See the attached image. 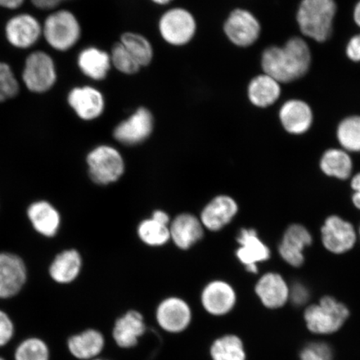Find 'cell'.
<instances>
[{
  "label": "cell",
  "instance_id": "obj_21",
  "mask_svg": "<svg viewBox=\"0 0 360 360\" xmlns=\"http://www.w3.org/2000/svg\"><path fill=\"white\" fill-rule=\"evenodd\" d=\"M255 292L261 303L271 309H281L290 300V287L281 274H264L255 285Z\"/></svg>",
  "mask_w": 360,
  "mask_h": 360
},
{
  "label": "cell",
  "instance_id": "obj_38",
  "mask_svg": "<svg viewBox=\"0 0 360 360\" xmlns=\"http://www.w3.org/2000/svg\"><path fill=\"white\" fill-rule=\"evenodd\" d=\"M309 297V292L305 286L297 283L295 286L290 288V300L295 305L301 306L307 302Z\"/></svg>",
  "mask_w": 360,
  "mask_h": 360
},
{
  "label": "cell",
  "instance_id": "obj_3",
  "mask_svg": "<svg viewBox=\"0 0 360 360\" xmlns=\"http://www.w3.org/2000/svg\"><path fill=\"white\" fill-rule=\"evenodd\" d=\"M349 314L347 306L334 297L325 296L305 309L304 319L306 327L314 334L332 335L344 326Z\"/></svg>",
  "mask_w": 360,
  "mask_h": 360
},
{
  "label": "cell",
  "instance_id": "obj_15",
  "mask_svg": "<svg viewBox=\"0 0 360 360\" xmlns=\"http://www.w3.org/2000/svg\"><path fill=\"white\" fill-rule=\"evenodd\" d=\"M6 35L13 47L29 49L37 43L42 35V25L30 13H20L8 21Z\"/></svg>",
  "mask_w": 360,
  "mask_h": 360
},
{
  "label": "cell",
  "instance_id": "obj_13",
  "mask_svg": "<svg viewBox=\"0 0 360 360\" xmlns=\"http://www.w3.org/2000/svg\"><path fill=\"white\" fill-rule=\"evenodd\" d=\"M146 331L147 326L143 314L132 309L116 319L112 328V338L119 348L130 349L136 347Z\"/></svg>",
  "mask_w": 360,
  "mask_h": 360
},
{
  "label": "cell",
  "instance_id": "obj_6",
  "mask_svg": "<svg viewBox=\"0 0 360 360\" xmlns=\"http://www.w3.org/2000/svg\"><path fill=\"white\" fill-rule=\"evenodd\" d=\"M161 38L175 47L191 43L197 31V22L192 13L184 8H172L165 11L159 20Z\"/></svg>",
  "mask_w": 360,
  "mask_h": 360
},
{
  "label": "cell",
  "instance_id": "obj_10",
  "mask_svg": "<svg viewBox=\"0 0 360 360\" xmlns=\"http://www.w3.org/2000/svg\"><path fill=\"white\" fill-rule=\"evenodd\" d=\"M261 27L253 13L242 8L229 13L224 25L225 35L238 47H248L259 37Z\"/></svg>",
  "mask_w": 360,
  "mask_h": 360
},
{
  "label": "cell",
  "instance_id": "obj_37",
  "mask_svg": "<svg viewBox=\"0 0 360 360\" xmlns=\"http://www.w3.org/2000/svg\"><path fill=\"white\" fill-rule=\"evenodd\" d=\"M15 334V327L11 319L6 313L0 310V347L6 345L12 340Z\"/></svg>",
  "mask_w": 360,
  "mask_h": 360
},
{
  "label": "cell",
  "instance_id": "obj_44",
  "mask_svg": "<svg viewBox=\"0 0 360 360\" xmlns=\"http://www.w3.org/2000/svg\"><path fill=\"white\" fill-rule=\"evenodd\" d=\"M354 20L355 22H356V25L360 28V0L357 3L356 6H355V7H354Z\"/></svg>",
  "mask_w": 360,
  "mask_h": 360
},
{
  "label": "cell",
  "instance_id": "obj_19",
  "mask_svg": "<svg viewBox=\"0 0 360 360\" xmlns=\"http://www.w3.org/2000/svg\"><path fill=\"white\" fill-rule=\"evenodd\" d=\"M238 210L237 202L233 198L219 195L202 210L200 220L202 227L210 231H219L232 221Z\"/></svg>",
  "mask_w": 360,
  "mask_h": 360
},
{
  "label": "cell",
  "instance_id": "obj_16",
  "mask_svg": "<svg viewBox=\"0 0 360 360\" xmlns=\"http://www.w3.org/2000/svg\"><path fill=\"white\" fill-rule=\"evenodd\" d=\"M240 248L236 251V256L247 271L256 274L258 264L266 261L270 257L269 247L260 240L257 232L252 229H243L238 238Z\"/></svg>",
  "mask_w": 360,
  "mask_h": 360
},
{
  "label": "cell",
  "instance_id": "obj_25",
  "mask_svg": "<svg viewBox=\"0 0 360 360\" xmlns=\"http://www.w3.org/2000/svg\"><path fill=\"white\" fill-rule=\"evenodd\" d=\"M28 216L36 231L46 237L55 236L60 226V215L46 201L35 202L30 206Z\"/></svg>",
  "mask_w": 360,
  "mask_h": 360
},
{
  "label": "cell",
  "instance_id": "obj_22",
  "mask_svg": "<svg viewBox=\"0 0 360 360\" xmlns=\"http://www.w3.org/2000/svg\"><path fill=\"white\" fill-rule=\"evenodd\" d=\"M280 120L288 133L303 134L312 126L313 111L308 103L303 101H288L281 107Z\"/></svg>",
  "mask_w": 360,
  "mask_h": 360
},
{
  "label": "cell",
  "instance_id": "obj_35",
  "mask_svg": "<svg viewBox=\"0 0 360 360\" xmlns=\"http://www.w3.org/2000/svg\"><path fill=\"white\" fill-rule=\"evenodd\" d=\"M20 85L10 65L0 62V103L15 97Z\"/></svg>",
  "mask_w": 360,
  "mask_h": 360
},
{
  "label": "cell",
  "instance_id": "obj_4",
  "mask_svg": "<svg viewBox=\"0 0 360 360\" xmlns=\"http://www.w3.org/2000/svg\"><path fill=\"white\" fill-rule=\"evenodd\" d=\"M82 30L75 13L61 10L53 12L44 22L42 35L57 51H70L79 41Z\"/></svg>",
  "mask_w": 360,
  "mask_h": 360
},
{
  "label": "cell",
  "instance_id": "obj_26",
  "mask_svg": "<svg viewBox=\"0 0 360 360\" xmlns=\"http://www.w3.org/2000/svg\"><path fill=\"white\" fill-rule=\"evenodd\" d=\"M281 94V83L267 75H260L250 81L248 96L254 105L267 108L274 105Z\"/></svg>",
  "mask_w": 360,
  "mask_h": 360
},
{
  "label": "cell",
  "instance_id": "obj_32",
  "mask_svg": "<svg viewBox=\"0 0 360 360\" xmlns=\"http://www.w3.org/2000/svg\"><path fill=\"white\" fill-rule=\"evenodd\" d=\"M138 236L146 245L153 247L165 245L170 240L169 226L153 219L143 220L139 224Z\"/></svg>",
  "mask_w": 360,
  "mask_h": 360
},
{
  "label": "cell",
  "instance_id": "obj_29",
  "mask_svg": "<svg viewBox=\"0 0 360 360\" xmlns=\"http://www.w3.org/2000/svg\"><path fill=\"white\" fill-rule=\"evenodd\" d=\"M321 169L328 176L345 180L352 174L353 162L347 151L330 148L321 158Z\"/></svg>",
  "mask_w": 360,
  "mask_h": 360
},
{
  "label": "cell",
  "instance_id": "obj_47",
  "mask_svg": "<svg viewBox=\"0 0 360 360\" xmlns=\"http://www.w3.org/2000/svg\"><path fill=\"white\" fill-rule=\"evenodd\" d=\"M359 238H360V226H359Z\"/></svg>",
  "mask_w": 360,
  "mask_h": 360
},
{
  "label": "cell",
  "instance_id": "obj_48",
  "mask_svg": "<svg viewBox=\"0 0 360 360\" xmlns=\"http://www.w3.org/2000/svg\"><path fill=\"white\" fill-rule=\"evenodd\" d=\"M0 360H6V359H4L3 358L0 357Z\"/></svg>",
  "mask_w": 360,
  "mask_h": 360
},
{
  "label": "cell",
  "instance_id": "obj_28",
  "mask_svg": "<svg viewBox=\"0 0 360 360\" xmlns=\"http://www.w3.org/2000/svg\"><path fill=\"white\" fill-rule=\"evenodd\" d=\"M211 360H247L244 342L233 334L215 339L210 347Z\"/></svg>",
  "mask_w": 360,
  "mask_h": 360
},
{
  "label": "cell",
  "instance_id": "obj_36",
  "mask_svg": "<svg viewBox=\"0 0 360 360\" xmlns=\"http://www.w3.org/2000/svg\"><path fill=\"white\" fill-rule=\"evenodd\" d=\"M330 346L323 342H313L300 351V360H333Z\"/></svg>",
  "mask_w": 360,
  "mask_h": 360
},
{
  "label": "cell",
  "instance_id": "obj_33",
  "mask_svg": "<svg viewBox=\"0 0 360 360\" xmlns=\"http://www.w3.org/2000/svg\"><path fill=\"white\" fill-rule=\"evenodd\" d=\"M51 352L49 346L39 338H30L18 346L15 360H49Z\"/></svg>",
  "mask_w": 360,
  "mask_h": 360
},
{
  "label": "cell",
  "instance_id": "obj_40",
  "mask_svg": "<svg viewBox=\"0 0 360 360\" xmlns=\"http://www.w3.org/2000/svg\"><path fill=\"white\" fill-rule=\"evenodd\" d=\"M30 1L39 10L49 11L53 10L67 0H30Z\"/></svg>",
  "mask_w": 360,
  "mask_h": 360
},
{
  "label": "cell",
  "instance_id": "obj_12",
  "mask_svg": "<svg viewBox=\"0 0 360 360\" xmlns=\"http://www.w3.org/2000/svg\"><path fill=\"white\" fill-rule=\"evenodd\" d=\"M200 301L202 308L212 316H224L235 308L237 297L233 288L223 281H214L202 290Z\"/></svg>",
  "mask_w": 360,
  "mask_h": 360
},
{
  "label": "cell",
  "instance_id": "obj_24",
  "mask_svg": "<svg viewBox=\"0 0 360 360\" xmlns=\"http://www.w3.org/2000/svg\"><path fill=\"white\" fill-rule=\"evenodd\" d=\"M77 64L82 74L94 81L105 79L112 67L110 53L94 46L79 53Z\"/></svg>",
  "mask_w": 360,
  "mask_h": 360
},
{
  "label": "cell",
  "instance_id": "obj_34",
  "mask_svg": "<svg viewBox=\"0 0 360 360\" xmlns=\"http://www.w3.org/2000/svg\"><path fill=\"white\" fill-rule=\"evenodd\" d=\"M111 64L117 70L126 75H134L141 70L139 65L134 57L130 55L120 42L116 43L111 49L110 53Z\"/></svg>",
  "mask_w": 360,
  "mask_h": 360
},
{
  "label": "cell",
  "instance_id": "obj_5",
  "mask_svg": "<svg viewBox=\"0 0 360 360\" xmlns=\"http://www.w3.org/2000/svg\"><path fill=\"white\" fill-rule=\"evenodd\" d=\"M87 164L90 178L101 186L118 181L125 169L122 155L115 148L107 145L97 146L90 151Z\"/></svg>",
  "mask_w": 360,
  "mask_h": 360
},
{
  "label": "cell",
  "instance_id": "obj_41",
  "mask_svg": "<svg viewBox=\"0 0 360 360\" xmlns=\"http://www.w3.org/2000/svg\"><path fill=\"white\" fill-rule=\"evenodd\" d=\"M351 188L354 191L352 196L353 204L360 210V173L355 174L351 180Z\"/></svg>",
  "mask_w": 360,
  "mask_h": 360
},
{
  "label": "cell",
  "instance_id": "obj_9",
  "mask_svg": "<svg viewBox=\"0 0 360 360\" xmlns=\"http://www.w3.org/2000/svg\"><path fill=\"white\" fill-rule=\"evenodd\" d=\"M155 120L146 107H139L116 126L112 136L122 145L133 146L147 141L154 130Z\"/></svg>",
  "mask_w": 360,
  "mask_h": 360
},
{
  "label": "cell",
  "instance_id": "obj_2",
  "mask_svg": "<svg viewBox=\"0 0 360 360\" xmlns=\"http://www.w3.org/2000/svg\"><path fill=\"white\" fill-rule=\"evenodd\" d=\"M335 0H302L297 12L301 32L322 43L330 37L336 13Z\"/></svg>",
  "mask_w": 360,
  "mask_h": 360
},
{
  "label": "cell",
  "instance_id": "obj_8",
  "mask_svg": "<svg viewBox=\"0 0 360 360\" xmlns=\"http://www.w3.org/2000/svg\"><path fill=\"white\" fill-rule=\"evenodd\" d=\"M155 319L162 330L170 335H179L191 326L193 311L187 301L171 296L157 306Z\"/></svg>",
  "mask_w": 360,
  "mask_h": 360
},
{
  "label": "cell",
  "instance_id": "obj_18",
  "mask_svg": "<svg viewBox=\"0 0 360 360\" xmlns=\"http://www.w3.org/2000/svg\"><path fill=\"white\" fill-rule=\"evenodd\" d=\"M312 240L311 235L303 225H290L278 246L281 258L292 267H300L304 262V250L312 244Z\"/></svg>",
  "mask_w": 360,
  "mask_h": 360
},
{
  "label": "cell",
  "instance_id": "obj_31",
  "mask_svg": "<svg viewBox=\"0 0 360 360\" xmlns=\"http://www.w3.org/2000/svg\"><path fill=\"white\" fill-rule=\"evenodd\" d=\"M337 138L344 150L360 152V116H349L342 120L337 128Z\"/></svg>",
  "mask_w": 360,
  "mask_h": 360
},
{
  "label": "cell",
  "instance_id": "obj_42",
  "mask_svg": "<svg viewBox=\"0 0 360 360\" xmlns=\"http://www.w3.org/2000/svg\"><path fill=\"white\" fill-rule=\"evenodd\" d=\"M151 219L155 220V221L159 222L161 224L166 225V226H169L170 223V218L167 213H165V211L162 210H155L154 213L152 214Z\"/></svg>",
  "mask_w": 360,
  "mask_h": 360
},
{
  "label": "cell",
  "instance_id": "obj_1",
  "mask_svg": "<svg viewBox=\"0 0 360 360\" xmlns=\"http://www.w3.org/2000/svg\"><path fill=\"white\" fill-rule=\"evenodd\" d=\"M311 64V53L307 43L298 37L292 38L282 47H269L261 57L265 75L278 83H290L307 73Z\"/></svg>",
  "mask_w": 360,
  "mask_h": 360
},
{
  "label": "cell",
  "instance_id": "obj_23",
  "mask_svg": "<svg viewBox=\"0 0 360 360\" xmlns=\"http://www.w3.org/2000/svg\"><path fill=\"white\" fill-rule=\"evenodd\" d=\"M170 240L179 249L186 250L204 236V227L200 219L191 214H179L169 226Z\"/></svg>",
  "mask_w": 360,
  "mask_h": 360
},
{
  "label": "cell",
  "instance_id": "obj_20",
  "mask_svg": "<svg viewBox=\"0 0 360 360\" xmlns=\"http://www.w3.org/2000/svg\"><path fill=\"white\" fill-rule=\"evenodd\" d=\"M106 340L101 330L89 328L71 335L67 341L68 349L75 359L94 360L100 358L105 348Z\"/></svg>",
  "mask_w": 360,
  "mask_h": 360
},
{
  "label": "cell",
  "instance_id": "obj_45",
  "mask_svg": "<svg viewBox=\"0 0 360 360\" xmlns=\"http://www.w3.org/2000/svg\"><path fill=\"white\" fill-rule=\"evenodd\" d=\"M151 1L158 4V6H167V4L173 2L174 0H151Z\"/></svg>",
  "mask_w": 360,
  "mask_h": 360
},
{
  "label": "cell",
  "instance_id": "obj_14",
  "mask_svg": "<svg viewBox=\"0 0 360 360\" xmlns=\"http://www.w3.org/2000/svg\"><path fill=\"white\" fill-rule=\"evenodd\" d=\"M68 103L79 119L92 121L100 118L105 109V100L100 90L85 85L71 89Z\"/></svg>",
  "mask_w": 360,
  "mask_h": 360
},
{
  "label": "cell",
  "instance_id": "obj_27",
  "mask_svg": "<svg viewBox=\"0 0 360 360\" xmlns=\"http://www.w3.org/2000/svg\"><path fill=\"white\" fill-rule=\"evenodd\" d=\"M82 259L78 251L70 250L58 254L49 268V274L58 283H70L79 276Z\"/></svg>",
  "mask_w": 360,
  "mask_h": 360
},
{
  "label": "cell",
  "instance_id": "obj_39",
  "mask_svg": "<svg viewBox=\"0 0 360 360\" xmlns=\"http://www.w3.org/2000/svg\"><path fill=\"white\" fill-rule=\"evenodd\" d=\"M346 55L349 60L360 62V34L350 39L346 47Z\"/></svg>",
  "mask_w": 360,
  "mask_h": 360
},
{
  "label": "cell",
  "instance_id": "obj_17",
  "mask_svg": "<svg viewBox=\"0 0 360 360\" xmlns=\"http://www.w3.org/2000/svg\"><path fill=\"white\" fill-rule=\"evenodd\" d=\"M26 268L17 255L0 254V299L18 294L26 281Z\"/></svg>",
  "mask_w": 360,
  "mask_h": 360
},
{
  "label": "cell",
  "instance_id": "obj_43",
  "mask_svg": "<svg viewBox=\"0 0 360 360\" xmlns=\"http://www.w3.org/2000/svg\"><path fill=\"white\" fill-rule=\"evenodd\" d=\"M25 1V0H0V7L8 8V10H16Z\"/></svg>",
  "mask_w": 360,
  "mask_h": 360
},
{
  "label": "cell",
  "instance_id": "obj_30",
  "mask_svg": "<svg viewBox=\"0 0 360 360\" xmlns=\"http://www.w3.org/2000/svg\"><path fill=\"white\" fill-rule=\"evenodd\" d=\"M141 67H147L154 58V49L145 36L134 32L121 35L120 41Z\"/></svg>",
  "mask_w": 360,
  "mask_h": 360
},
{
  "label": "cell",
  "instance_id": "obj_7",
  "mask_svg": "<svg viewBox=\"0 0 360 360\" xmlns=\"http://www.w3.org/2000/svg\"><path fill=\"white\" fill-rule=\"evenodd\" d=\"M22 78L31 92L42 94L49 91L57 81L55 61L44 51L31 53L26 58Z\"/></svg>",
  "mask_w": 360,
  "mask_h": 360
},
{
  "label": "cell",
  "instance_id": "obj_11",
  "mask_svg": "<svg viewBox=\"0 0 360 360\" xmlns=\"http://www.w3.org/2000/svg\"><path fill=\"white\" fill-rule=\"evenodd\" d=\"M322 243L333 254H344L354 246L357 233L349 222L332 215L327 218L321 229Z\"/></svg>",
  "mask_w": 360,
  "mask_h": 360
},
{
  "label": "cell",
  "instance_id": "obj_46",
  "mask_svg": "<svg viewBox=\"0 0 360 360\" xmlns=\"http://www.w3.org/2000/svg\"><path fill=\"white\" fill-rule=\"evenodd\" d=\"M94 360H110V359H105L98 358V359H96Z\"/></svg>",
  "mask_w": 360,
  "mask_h": 360
}]
</instances>
